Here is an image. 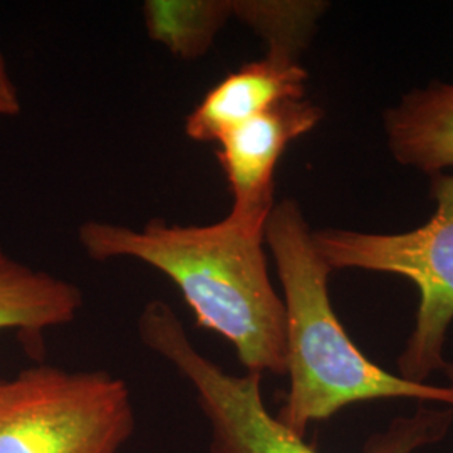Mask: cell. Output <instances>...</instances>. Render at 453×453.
Here are the masks:
<instances>
[{
	"instance_id": "obj_9",
	"label": "cell",
	"mask_w": 453,
	"mask_h": 453,
	"mask_svg": "<svg viewBox=\"0 0 453 453\" xmlns=\"http://www.w3.org/2000/svg\"><path fill=\"white\" fill-rule=\"evenodd\" d=\"M82 306L80 286L31 267L0 247V331L39 334L73 323Z\"/></svg>"
},
{
	"instance_id": "obj_4",
	"label": "cell",
	"mask_w": 453,
	"mask_h": 453,
	"mask_svg": "<svg viewBox=\"0 0 453 453\" xmlns=\"http://www.w3.org/2000/svg\"><path fill=\"white\" fill-rule=\"evenodd\" d=\"M434 217L405 234H365L346 228L312 232L316 250L334 269H361L402 275L420 291V306L405 351L398 357L400 376L425 383L443 372L453 385V366L443 344L453 321V175L432 177Z\"/></svg>"
},
{
	"instance_id": "obj_10",
	"label": "cell",
	"mask_w": 453,
	"mask_h": 453,
	"mask_svg": "<svg viewBox=\"0 0 453 453\" xmlns=\"http://www.w3.org/2000/svg\"><path fill=\"white\" fill-rule=\"evenodd\" d=\"M142 11L151 41L181 61H196L232 19V0H146Z\"/></svg>"
},
{
	"instance_id": "obj_1",
	"label": "cell",
	"mask_w": 453,
	"mask_h": 453,
	"mask_svg": "<svg viewBox=\"0 0 453 453\" xmlns=\"http://www.w3.org/2000/svg\"><path fill=\"white\" fill-rule=\"evenodd\" d=\"M265 226L232 211L209 226L86 220L78 242L96 262L133 259L157 269L179 288L198 326L232 344L247 372L282 376L288 321L269 274Z\"/></svg>"
},
{
	"instance_id": "obj_3",
	"label": "cell",
	"mask_w": 453,
	"mask_h": 453,
	"mask_svg": "<svg viewBox=\"0 0 453 453\" xmlns=\"http://www.w3.org/2000/svg\"><path fill=\"white\" fill-rule=\"evenodd\" d=\"M138 334L148 349L168 361L194 389L211 426L209 453H318L267 410L260 389L262 374H230L202 355L175 309L162 299L143 308ZM452 423V408H420L370 438L363 453H415L440 441Z\"/></svg>"
},
{
	"instance_id": "obj_5",
	"label": "cell",
	"mask_w": 453,
	"mask_h": 453,
	"mask_svg": "<svg viewBox=\"0 0 453 453\" xmlns=\"http://www.w3.org/2000/svg\"><path fill=\"white\" fill-rule=\"evenodd\" d=\"M134 428L130 385L106 370L0 376V453H121Z\"/></svg>"
},
{
	"instance_id": "obj_7",
	"label": "cell",
	"mask_w": 453,
	"mask_h": 453,
	"mask_svg": "<svg viewBox=\"0 0 453 453\" xmlns=\"http://www.w3.org/2000/svg\"><path fill=\"white\" fill-rule=\"evenodd\" d=\"M308 78L299 61L265 54L209 89L185 118V133L198 143H217L226 131L275 104L304 99Z\"/></svg>"
},
{
	"instance_id": "obj_2",
	"label": "cell",
	"mask_w": 453,
	"mask_h": 453,
	"mask_svg": "<svg viewBox=\"0 0 453 453\" xmlns=\"http://www.w3.org/2000/svg\"><path fill=\"white\" fill-rule=\"evenodd\" d=\"M288 321L286 374L289 391L275 418L297 437L309 425L336 415L344 406L374 400H418L453 408V385L415 383L365 357L333 309L327 280L331 267L312 241L299 203H275L265 226Z\"/></svg>"
},
{
	"instance_id": "obj_11",
	"label": "cell",
	"mask_w": 453,
	"mask_h": 453,
	"mask_svg": "<svg viewBox=\"0 0 453 453\" xmlns=\"http://www.w3.org/2000/svg\"><path fill=\"white\" fill-rule=\"evenodd\" d=\"M327 9L318 0H232V17L260 35L267 54L299 61Z\"/></svg>"
},
{
	"instance_id": "obj_6",
	"label": "cell",
	"mask_w": 453,
	"mask_h": 453,
	"mask_svg": "<svg viewBox=\"0 0 453 453\" xmlns=\"http://www.w3.org/2000/svg\"><path fill=\"white\" fill-rule=\"evenodd\" d=\"M323 116V110L308 97L289 99L219 138L217 160L232 194V213L269 220L275 205L277 165L286 148L314 130Z\"/></svg>"
},
{
	"instance_id": "obj_12",
	"label": "cell",
	"mask_w": 453,
	"mask_h": 453,
	"mask_svg": "<svg viewBox=\"0 0 453 453\" xmlns=\"http://www.w3.org/2000/svg\"><path fill=\"white\" fill-rule=\"evenodd\" d=\"M22 111L16 82L11 76L7 61L0 50V116H17Z\"/></svg>"
},
{
	"instance_id": "obj_8",
	"label": "cell",
	"mask_w": 453,
	"mask_h": 453,
	"mask_svg": "<svg viewBox=\"0 0 453 453\" xmlns=\"http://www.w3.org/2000/svg\"><path fill=\"white\" fill-rule=\"evenodd\" d=\"M385 133L395 160L428 175L453 166V82L408 93L385 113Z\"/></svg>"
}]
</instances>
